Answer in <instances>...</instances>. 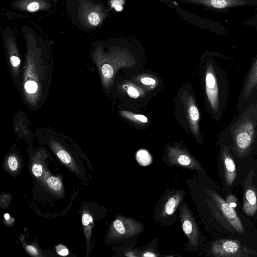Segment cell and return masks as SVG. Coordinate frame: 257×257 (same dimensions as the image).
Instances as JSON below:
<instances>
[{
	"label": "cell",
	"instance_id": "obj_19",
	"mask_svg": "<svg viewBox=\"0 0 257 257\" xmlns=\"http://www.w3.org/2000/svg\"><path fill=\"white\" fill-rule=\"evenodd\" d=\"M242 24L245 26L254 28L257 31V13L251 19L243 21Z\"/></svg>",
	"mask_w": 257,
	"mask_h": 257
},
{
	"label": "cell",
	"instance_id": "obj_30",
	"mask_svg": "<svg viewBox=\"0 0 257 257\" xmlns=\"http://www.w3.org/2000/svg\"><path fill=\"white\" fill-rule=\"evenodd\" d=\"M12 65L14 67H17L20 64V59L15 56H12L10 59Z\"/></svg>",
	"mask_w": 257,
	"mask_h": 257
},
{
	"label": "cell",
	"instance_id": "obj_28",
	"mask_svg": "<svg viewBox=\"0 0 257 257\" xmlns=\"http://www.w3.org/2000/svg\"><path fill=\"white\" fill-rule=\"evenodd\" d=\"M56 250L59 254L62 256L67 255L69 253L67 248L62 245H58L56 247Z\"/></svg>",
	"mask_w": 257,
	"mask_h": 257
},
{
	"label": "cell",
	"instance_id": "obj_23",
	"mask_svg": "<svg viewBox=\"0 0 257 257\" xmlns=\"http://www.w3.org/2000/svg\"><path fill=\"white\" fill-rule=\"evenodd\" d=\"M32 172L36 177H40L43 172L42 166L37 164H34L32 167Z\"/></svg>",
	"mask_w": 257,
	"mask_h": 257
},
{
	"label": "cell",
	"instance_id": "obj_22",
	"mask_svg": "<svg viewBox=\"0 0 257 257\" xmlns=\"http://www.w3.org/2000/svg\"><path fill=\"white\" fill-rule=\"evenodd\" d=\"M8 165L10 169L12 171H16L18 167L17 159L14 156H10L8 159Z\"/></svg>",
	"mask_w": 257,
	"mask_h": 257
},
{
	"label": "cell",
	"instance_id": "obj_11",
	"mask_svg": "<svg viewBox=\"0 0 257 257\" xmlns=\"http://www.w3.org/2000/svg\"><path fill=\"white\" fill-rule=\"evenodd\" d=\"M187 113L192 130L194 134L197 136L199 133L198 121L200 115L197 107L191 99L188 102Z\"/></svg>",
	"mask_w": 257,
	"mask_h": 257
},
{
	"label": "cell",
	"instance_id": "obj_10",
	"mask_svg": "<svg viewBox=\"0 0 257 257\" xmlns=\"http://www.w3.org/2000/svg\"><path fill=\"white\" fill-rule=\"evenodd\" d=\"M257 88V59L250 69L244 87L243 96L246 99Z\"/></svg>",
	"mask_w": 257,
	"mask_h": 257
},
{
	"label": "cell",
	"instance_id": "obj_9",
	"mask_svg": "<svg viewBox=\"0 0 257 257\" xmlns=\"http://www.w3.org/2000/svg\"><path fill=\"white\" fill-rule=\"evenodd\" d=\"M243 210L248 216L254 215L257 211V198L253 190L249 188L245 190L243 197Z\"/></svg>",
	"mask_w": 257,
	"mask_h": 257
},
{
	"label": "cell",
	"instance_id": "obj_3",
	"mask_svg": "<svg viewBox=\"0 0 257 257\" xmlns=\"http://www.w3.org/2000/svg\"><path fill=\"white\" fill-rule=\"evenodd\" d=\"M203 7L218 13H226L230 9L251 7L257 8V0H180Z\"/></svg>",
	"mask_w": 257,
	"mask_h": 257
},
{
	"label": "cell",
	"instance_id": "obj_13",
	"mask_svg": "<svg viewBox=\"0 0 257 257\" xmlns=\"http://www.w3.org/2000/svg\"><path fill=\"white\" fill-rule=\"evenodd\" d=\"M136 159L138 162L143 166H146L152 163V157L149 153L145 150H140L137 153Z\"/></svg>",
	"mask_w": 257,
	"mask_h": 257
},
{
	"label": "cell",
	"instance_id": "obj_17",
	"mask_svg": "<svg viewBox=\"0 0 257 257\" xmlns=\"http://www.w3.org/2000/svg\"><path fill=\"white\" fill-rule=\"evenodd\" d=\"M59 159L64 164H69L71 162V158L69 154L63 150H60L57 153Z\"/></svg>",
	"mask_w": 257,
	"mask_h": 257
},
{
	"label": "cell",
	"instance_id": "obj_31",
	"mask_svg": "<svg viewBox=\"0 0 257 257\" xmlns=\"http://www.w3.org/2000/svg\"><path fill=\"white\" fill-rule=\"evenodd\" d=\"M27 250L30 252L31 253H33L34 254H37L38 252L37 249L33 246L32 245H28L27 246Z\"/></svg>",
	"mask_w": 257,
	"mask_h": 257
},
{
	"label": "cell",
	"instance_id": "obj_5",
	"mask_svg": "<svg viewBox=\"0 0 257 257\" xmlns=\"http://www.w3.org/2000/svg\"><path fill=\"white\" fill-rule=\"evenodd\" d=\"M206 95L212 110L216 112L218 109V89L216 78L211 64H208L205 77Z\"/></svg>",
	"mask_w": 257,
	"mask_h": 257
},
{
	"label": "cell",
	"instance_id": "obj_16",
	"mask_svg": "<svg viewBox=\"0 0 257 257\" xmlns=\"http://www.w3.org/2000/svg\"><path fill=\"white\" fill-rule=\"evenodd\" d=\"M102 74L106 79H110L114 74V70L108 64H104L101 68Z\"/></svg>",
	"mask_w": 257,
	"mask_h": 257
},
{
	"label": "cell",
	"instance_id": "obj_14",
	"mask_svg": "<svg viewBox=\"0 0 257 257\" xmlns=\"http://www.w3.org/2000/svg\"><path fill=\"white\" fill-rule=\"evenodd\" d=\"M175 160L180 165L185 167H191L192 164V160L189 156L183 153L177 154Z\"/></svg>",
	"mask_w": 257,
	"mask_h": 257
},
{
	"label": "cell",
	"instance_id": "obj_15",
	"mask_svg": "<svg viewBox=\"0 0 257 257\" xmlns=\"http://www.w3.org/2000/svg\"><path fill=\"white\" fill-rule=\"evenodd\" d=\"M48 186L53 190L59 191L61 189L62 183L60 180L56 177H50L47 179Z\"/></svg>",
	"mask_w": 257,
	"mask_h": 257
},
{
	"label": "cell",
	"instance_id": "obj_1",
	"mask_svg": "<svg viewBox=\"0 0 257 257\" xmlns=\"http://www.w3.org/2000/svg\"><path fill=\"white\" fill-rule=\"evenodd\" d=\"M211 253L218 257H244L256 255V252L248 248L239 241L221 239L215 241L211 248Z\"/></svg>",
	"mask_w": 257,
	"mask_h": 257
},
{
	"label": "cell",
	"instance_id": "obj_25",
	"mask_svg": "<svg viewBox=\"0 0 257 257\" xmlns=\"http://www.w3.org/2000/svg\"><path fill=\"white\" fill-rule=\"evenodd\" d=\"M127 92L130 96L134 98H138L140 94L137 89L132 86L127 88Z\"/></svg>",
	"mask_w": 257,
	"mask_h": 257
},
{
	"label": "cell",
	"instance_id": "obj_4",
	"mask_svg": "<svg viewBox=\"0 0 257 257\" xmlns=\"http://www.w3.org/2000/svg\"><path fill=\"white\" fill-rule=\"evenodd\" d=\"M205 191L215 203L225 221L237 232L244 234L243 224L234 208L231 207L225 200L214 191L210 189H206Z\"/></svg>",
	"mask_w": 257,
	"mask_h": 257
},
{
	"label": "cell",
	"instance_id": "obj_20",
	"mask_svg": "<svg viewBox=\"0 0 257 257\" xmlns=\"http://www.w3.org/2000/svg\"><path fill=\"white\" fill-rule=\"evenodd\" d=\"M89 23L93 26H96L100 23V18L98 14L95 12H91L88 17Z\"/></svg>",
	"mask_w": 257,
	"mask_h": 257
},
{
	"label": "cell",
	"instance_id": "obj_7",
	"mask_svg": "<svg viewBox=\"0 0 257 257\" xmlns=\"http://www.w3.org/2000/svg\"><path fill=\"white\" fill-rule=\"evenodd\" d=\"M113 226L116 232L121 236L128 237L136 234L141 229L142 226L130 219H118L114 221Z\"/></svg>",
	"mask_w": 257,
	"mask_h": 257
},
{
	"label": "cell",
	"instance_id": "obj_18",
	"mask_svg": "<svg viewBox=\"0 0 257 257\" xmlns=\"http://www.w3.org/2000/svg\"><path fill=\"white\" fill-rule=\"evenodd\" d=\"M125 114L124 115L127 117H131V118H134L136 120L142 122L146 123L148 122V118L145 115L142 114H134L130 112H124Z\"/></svg>",
	"mask_w": 257,
	"mask_h": 257
},
{
	"label": "cell",
	"instance_id": "obj_12",
	"mask_svg": "<svg viewBox=\"0 0 257 257\" xmlns=\"http://www.w3.org/2000/svg\"><path fill=\"white\" fill-rule=\"evenodd\" d=\"M181 198V195L178 194L168 199L165 206V211L167 215H172L174 212Z\"/></svg>",
	"mask_w": 257,
	"mask_h": 257
},
{
	"label": "cell",
	"instance_id": "obj_34",
	"mask_svg": "<svg viewBox=\"0 0 257 257\" xmlns=\"http://www.w3.org/2000/svg\"><path fill=\"white\" fill-rule=\"evenodd\" d=\"M256 255H257V252H256Z\"/></svg>",
	"mask_w": 257,
	"mask_h": 257
},
{
	"label": "cell",
	"instance_id": "obj_6",
	"mask_svg": "<svg viewBox=\"0 0 257 257\" xmlns=\"http://www.w3.org/2000/svg\"><path fill=\"white\" fill-rule=\"evenodd\" d=\"M181 218L182 228L188 237L191 244H197L198 231L195 221L187 210L182 207L181 209Z\"/></svg>",
	"mask_w": 257,
	"mask_h": 257
},
{
	"label": "cell",
	"instance_id": "obj_2",
	"mask_svg": "<svg viewBox=\"0 0 257 257\" xmlns=\"http://www.w3.org/2000/svg\"><path fill=\"white\" fill-rule=\"evenodd\" d=\"M254 125L249 119H245L235 128L233 133L236 155L242 157L249 149L254 137Z\"/></svg>",
	"mask_w": 257,
	"mask_h": 257
},
{
	"label": "cell",
	"instance_id": "obj_8",
	"mask_svg": "<svg viewBox=\"0 0 257 257\" xmlns=\"http://www.w3.org/2000/svg\"><path fill=\"white\" fill-rule=\"evenodd\" d=\"M221 155L224 168L225 182L228 186H230L234 183L236 176L235 165L227 146L223 148Z\"/></svg>",
	"mask_w": 257,
	"mask_h": 257
},
{
	"label": "cell",
	"instance_id": "obj_21",
	"mask_svg": "<svg viewBox=\"0 0 257 257\" xmlns=\"http://www.w3.org/2000/svg\"><path fill=\"white\" fill-rule=\"evenodd\" d=\"M25 88L27 92L33 93L37 91V84L33 81H29L25 83Z\"/></svg>",
	"mask_w": 257,
	"mask_h": 257
},
{
	"label": "cell",
	"instance_id": "obj_27",
	"mask_svg": "<svg viewBox=\"0 0 257 257\" xmlns=\"http://www.w3.org/2000/svg\"><path fill=\"white\" fill-rule=\"evenodd\" d=\"M141 82L146 85H153L156 83V81L154 79L149 77L142 78Z\"/></svg>",
	"mask_w": 257,
	"mask_h": 257
},
{
	"label": "cell",
	"instance_id": "obj_26",
	"mask_svg": "<svg viewBox=\"0 0 257 257\" xmlns=\"http://www.w3.org/2000/svg\"><path fill=\"white\" fill-rule=\"evenodd\" d=\"M93 221L92 216L88 214H84L82 217V222L83 225L87 226L89 223H91Z\"/></svg>",
	"mask_w": 257,
	"mask_h": 257
},
{
	"label": "cell",
	"instance_id": "obj_32",
	"mask_svg": "<svg viewBox=\"0 0 257 257\" xmlns=\"http://www.w3.org/2000/svg\"><path fill=\"white\" fill-rule=\"evenodd\" d=\"M144 256H156V255L152 252H147L143 254Z\"/></svg>",
	"mask_w": 257,
	"mask_h": 257
},
{
	"label": "cell",
	"instance_id": "obj_29",
	"mask_svg": "<svg viewBox=\"0 0 257 257\" xmlns=\"http://www.w3.org/2000/svg\"><path fill=\"white\" fill-rule=\"evenodd\" d=\"M40 8V5L37 2L30 3L27 7V9L30 12L37 11Z\"/></svg>",
	"mask_w": 257,
	"mask_h": 257
},
{
	"label": "cell",
	"instance_id": "obj_33",
	"mask_svg": "<svg viewBox=\"0 0 257 257\" xmlns=\"http://www.w3.org/2000/svg\"><path fill=\"white\" fill-rule=\"evenodd\" d=\"M5 218L7 220H8L10 218V215L8 213H6L4 215Z\"/></svg>",
	"mask_w": 257,
	"mask_h": 257
},
{
	"label": "cell",
	"instance_id": "obj_24",
	"mask_svg": "<svg viewBox=\"0 0 257 257\" xmlns=\"http://www.w3.org/2000/svg\"><path fill=\"white\" fill-rule=\"evenodd\" d=\"M225 201L232 207L234 208L237 205V198L233 195H228Z\"/></svg>",
	"mask_w": 257,
	"mask_h": 257
}]
</instances>
